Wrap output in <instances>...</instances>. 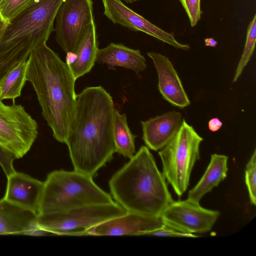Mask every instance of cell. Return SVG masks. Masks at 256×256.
Masks as SVG:
<instances>
[{"label": "cell", "mask_w": 256, "mask_h": 256, "mask_svg": "<svg viewBox=\"0 0 256 256\" xmlns=\"http://www.w3.org/2000/svg\"><path fill=\"white\" fill-rule=\"evenodd\" d=\"M98 49L94 21L87 28L75 52L67 54L66 56V62L76 80L91 70L96 62Z\"/></svg>", "instance_id": "16"}, {"label": "cell", "mask_w": 256, "mask_h": 256, "mask_svg": "<svg viewBox=\"0 0 256 256\" xmlns=\"http://www.w3.org/2000/svg\"><path fill=\"white\" fill-rule=\"evenodd\" d=\"M38 0H0V14L8 22Z\"/></svg>", "instance_id": "23"}, {"label": "cell", "mask_w": 256, "mask_h": 256, "mask_svg": "<svg viewBox=\"0 0 256 256\" xmlns=\"http://www.w3.org/2000/svg\"><path fill=\"white\" fill-rule=\"evenodd\" d=\"M182 120L181 113L174 110L142 121V139L146 146L154 151L162 150L178 132Z\"/></svg>", "instance_id": "15"}, {"label": "cell", "mask_w": 256, "mask_h": 256, "mask_svg": "<svg viewBox=\"0 0 256 256\" xmlns=\"http://www.w3.org/2000/svg\"><path fill=\"white\" fill-rule=\"evenodd\" d=\"M127 212L114 202L77 206L38 216V224L56 235L87 236L86 230Z\"/></svg>", "instance_id": "7"}, {"label": "cell", "mask_w": 256, "mask_h": 256, "mask_svg": "<svg viewBox=\"0 0 256 256\" xmlns=\"http://www.w3.org/2000/svg\"><path fill=\"white\" fill-rule=\"evenodd\" d=\"M15 159L10 152L0 145V166L6 176L16 171L14 166Z\"/></svg>", "instance_id": "26"}, {"label": "cell", "mask_w": 256, "mask_h": 256, "mask_svg": "<svg viewBox=\"0 0 256 256\" xmlns=\"http://www.w3.org/2000/svg\"><path fill=\"white\" fill-rule=\"evenodd\" d=\"M114 202L110 194L94 182L93 178L74 170H55L48 174L44 182L38 214Z\"/></svg>", "instance_id": "5"}, {"label": "cell", "mask_w": 256, "mask_h": 256, "mask_svg": "<svg viewBox=\"0 0 256 256\" xmlns=\"http://www.w3.org/2000/svg\"><path fill=\"white\" fill-rule=\"evenodd\" d=\"M256 41V14H254L248 28L246 40L242 54L238 64L233 78L236 82L241 76L244 68L254 53Z\"/></svg>", "instance_id": "22"}, {"label": "cell", "mask_w": 256, "mask_h": 256, "mask_svg": "<svg viewBox=\"0 0 256 256\" xmlns=\"http://www.w3.org/2000/svg\"><path fill=\"white\" fill-rule=\"evenodd\" d=\"M246 184L248 191L250 202L256 205V150L254 149L245 170Z\"/></svg>", "instance_id": "24"}, {"label": "cell", "mask_w": 256, "mask_h": 256, "mask_svg": "<svg viewBox=\"0 0 256 256\" xmlns=\"http://www.w3.org/2000/svg\"><path fill=\"white\" fill-rule=\"evenodd\" d=\"M220 212L201 206L199 202L187 199L173 201L160 217L164 225L190 234H202L211 230Z\"/></svg>", "instance_id": "10"}, {"label": "cell", "mask_w": 256, "mask_h": 256, "mask_svg": "<svg viewBox=\"0 0 256 256\" xmlns=\"http://www.w3.org/2000/svg\"><path fill=\"white\" fill-rule=\"evenodd\" d=\"M56 39L66 54L74 53L94 20L92 0H64L56 13Z\"/></svg>", "instance_id": "9"}, {"label": "cell", "mask_w": 256, "mask_h": 256, "mask_svg": "<svg viewBox=\"0 0 256 256\" xmlns=\"http://www.w3.org/2000/svg\"><path fill=\"white\" fill-rule=\"evenodd\" d=\"M222 126V122L218 118L210 119L208 122V128L210 130L215 132L219 130Z\"/></svg>", "instance_id": "29"}, {"label": "cell", "mask_w": 256, "mask_h": 256, "mask_svg": "<svg viewBox=\"0 0 256 256\" xmlns=\"http://www.w3.org/2000/svg\"><path fill=\"white\" fill-rule=\"evenodd\" d=\"M146 235H152L159 236H178L196 238L198 236L194 234L184 233L172 228L164 225L160 228L150 231Z\"/></svg>", "instance_id": "27"}, {"label": "cell", "mask_w": 256, "mask_h": 256, "mask_svg": "<svg viewBox=\"0 0 256 256\" xmlns=\"http://www.w3.org/2000/svg\"><path fill=\"white\" fill-rule=\"evenodd\" d=\"M104 14L114 24L152 36L176 48L188 50L189 45L178 42L172 34L165 32L126 6L121 0H102Z\"/></svg>", "instance_id": "11"}, {"label": "cell", "mask_w": 256, "mask_h": 256, "mask_svg": "<svg viewBox=\"0 0 256 256\" xmlns=\"http://www.w3.org/2000/svg\"></svg>", "instance_id": "33"}, {"label": "cell", "mask_w": 256, "mask_h": 256, "mask_svg": "<svg viewBox=\"0 0 256 256\" xmlns=\"http://www.w3.org/2000/svg\"><path fill=\"white\" fill-rule=\"evenodd\" d=\"M158 78V88L162 98L172 106L184 108L190 102L173 64L166 56L155 52H148Z\"/></svg>", "instance_id": "14"}, {"label": "cell", "mask_w": 256, "mask_h": 256, "mask_svg": "<svg viewBox=\"0 0 256 256\" xmlns=\"http://www.w3.org/2000/svg\"><path fill=\"white\" fill-rule=\"evenodd\" d=\"M64 0H38L8 24L0 42V78L46 44Z\"/></svg>", "instance_id": "4"}, {"label": "cell", "mask_w": 256, "mask_h": 256, "mask_svg": "<svg viewBox=\"0 0 256 256\" xmlns=\"http://www.w3.org/2000/svg\"><path fill=\"white\" fill-rule=\"evenodd\" d=\"M36 122L20 104L6 105L0 100V145L16 158L30 150L38 134Z\"/></svg>", "instance_id": "8"}, {"label": "cell", "mask_w": 256, "mask_h": 256, "mask_svg": "<svg viewBox=\"0 0 256 256\" xmlns=\"http://www.w3.org/2000/svg\"><path fill=\"white\" fill-rule=\"evenodd\" d=\"M114 109L112 97L101 86L87 87L76 94L65 142L74 170L94 178L112 159Z\"/></svg>", "instance_id": "1"}, {"label": "cell", "mask_w": 256, "mask_h": 256, "mask_svg": "<svg viewBox=\"0 0 256 256\" xmlns=\"http://www.w3.org/2000/svg\"><path fill=\"white\" fill-rule=\"evenodd\" d=\"M22 234L32 236H44L53 234L49 231L42 228L37 224L24 232Z\"/></svg>", "instance_id": "28"}, {"label": "cell", "mask_w": 256, "mask_h": 256, "mask_svg": "<svg viewBox=\"0 0 256 256\" xmlns=\"http://www.w3.org/2000/svg\"><path fill=\"white\" fill-rule=\"evenodd\" d=\"M38 215L4 198L0 200V234H22L38 224Z\"/></svg>", "instance_id": "18"}, {"label": "cell", "mask_w": 256, "mask_h": 256, "mask_svg": "<svg viewBox=\"0 0 256 256\" xmlns=\"http://www.w3.org/2000/svg\"><path fill=\"white\" fill-rule=\"evenodd\" d=\"M189 18L190 26H196L201 18L200 0H179Z\"/></svg>", "instance_id": "25"}, {"label": "cell", "mask_w": 256, "mask_h": 256, "mask_svg": "<svg viewBox=\"0 0 256 256\" xmlns=\"http://www.w3.org/2000/svg\"><path fill=\"white\" fill-rule=\"evenodd\" d=\"M205 45L207 46L215 47L218 42L213 38H206L204 39Z\"/></svg>", "instance_id": "31"}, {"label": "cell", "mask_w": 256, "mask_h": 256, "mask_svg": "<svg viewBox=\"0 0 256 256\" xmlns=\"http://www.w3.org/2000/svg\"><path fill=\"white\" fill-rule=\"evenodd\" d=\"M115 202L127 212L160 217L174 200L149 148L142 146L109 180Z\"/></svg>", "instance_id": "3"}, {"label": "cell", "mask_w": 256, "mask_h": 256, "mask_svg": "<svg viewBox=\"0 0 256 256\" xmlns=\"http://www.w3.org/2000/svg\"><path fill=\"white\" fill-rule=\"evenodd\" d=\"M203 138L184 119L178 132L158 152L162 174L176 194L180 196L188 185L195 162L200 159Z\"/></svg>", "instance_id": "6"}, {"label": "cell", "mask_w": 256, "mask_h": 256, "mask_svg": "<svg viewBox=\"0 0 256 256\" xmlns=\"http://www.w3.org/2000/svg\"><path fill=\"white\" fill-rule=\"evenodd\" d=\"M160 217L127 212L118 217L90 228L87 236L146 235L164 226Z\"/></svg>", "instance_id": "12"}, {"label": "cell", "mask_w": 256, "mask_h": 256, "mask_svg": "<svg viewBox=\"0 0 256 256\" xmlns=\"http://www.w3.org/2000/svg\"><path fill=\"white\" fill-rule=\"evenodd\" d=\"M26 62V80L32 85L42 116L54 138L65 143L74 114L76 80L66 63L46 43L34 50Z\"/></svg>", "instance_id": "2"}, {"label": "cell", "mask_w": 256, "mask_h": 256, "mask_svg": "<svg viewBox=\"0 0 256 256\" xmlns=\"http://www.w3.org/2000/svg\"><path fill=\"white\" fill-rule=\"evenodd\" d=\"M27 62L19 63L7 72L0 78V100H14L21 95L25 84Z\"/></svg>", "instance_id": "21"}, {"label": "cell", "mask_w": 256, "mask_h": 256, "mask_svg": "<svg viewBox=\"0 0 256 256\" xmlns=\"http://www.w3.org/2000/svg\"><path fill=\"white\" fill-rule=\"evenodd\" d=\"M8 22L0 14V42H1Z\"/></svg>", "instance_id": "30"}, {"label": "cell", "mask_w": 256, "mask_h": 256, "mask_svg": "<svg viewBox=\"0 0 256 256\" xmlns=\"http://www.w3.org/2000/svg\"><path fill=\"white\" fill-rule=\"evenodd\" d=\"M96 62L106 64L110 70H115L116 66H121L130 69L137 74L147 68L146 60L139 50L113 42L98 49Z\"/></svg>", "instance_id": "17"}, {"label": "cell", "mask_w": 256, "mask_h": 256, "mask_svg": "<svg viewBox=\"0 0 256 256\" xmlns=\"http://www.w3.org/2000/svg\"><path fill=\"white\" fill-rule=\"evenodd\" d=\"M113 134L115 152L125 158H131L136 154L135 139L128 124L125 114H120L114 109Z\"/></svg>", "instance_id": "20"}, {"label": "cell", "mask_w": 256, "mask_h": 256, "mask_svg": "<svg viewBox=\"0 0 256 256\" xmlns=\"http://www.w3.org/2000/svg\"><path fill=\"white\" fill-rule=\"evenodd\" d=\"M228 157L214 154L211 156L210 164L202 176L188 194V199L200 202L206 194L210 192L226 176Z\"/></svg>", "instance_id": "19"}, {"label": "cell", "mask_w": 256, "mask_h": 256, "mask_svg": "<svg viewBox=\"0 0 256 256\" xmlns=\"http://www.w3.org/2000/svg\"><path fill=\"white\" fill-rule=\"evenodd\" d=\"M6 176L7 184L3 198L38 215L44 182L16 171Z\"/></svg>", "instance_id": "13"}, {"label": "cell", "mask_w": 256, "mask_h": 256, "mask_svg": "<svg viewBox=\"0 0 256 256\" xmlns=\"http://www.w3.org/2000/svg\"><path fill=\"white\" fill-rule=\"evenodd\" d=\"M124 0L128 4H132L136 1H138L139 0Z\"/></svg>", "instance_id": "32"}]
</instances>
